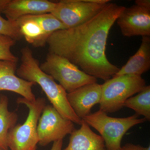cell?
I'll return each instance as SVG.
<instances>
[{
  "instance_id": "obj_3",
  "label": "cell",
  "mask_w": 150,
  "mask_h": 150,
  "mask_svg": "<svg viewBox=\"0 0 150 150\" xmlns=\"http://www.w3.org/2000/svg\"><path fill=\"white\" fill-rule=\"evenodd\" d=\"M43 98L30 101L23 97L18 98L17 103L25 105L29 109L26 120L18 124L9 131L7 145L11 150H36L38 144L37 126L43 108L46 105Z\"/></svg>"
},
{
  "instance_id": "obj_7",
  "label": "cell",
  "mask_w": 150,
  "mask_h": 150,
  "mask_svg": "<svg viewBox=\"0 0 150 150\" xmlns=\"http://www.w3.org/2000/svg\"><path fill=\"white\" fill-rule=\"evenodd\" d=\"M106 4H93L86 0H62L56 2L51 13L68 29L88 21L102 10Z\"/></svg>"
},
{
  "instance_id": "obj_8",
  "label": "cell",
  "mask_w": 150,
  "mask_h": 150,
  "mask_svg": "<svg viewBox=\"0 0 150 150\" xmlns=\"http://www.w3.org/2000/svg\"><path fill=\"white\" fill-rule=\"evenodd\" d=\"M74 123L62 116L52 105H45L37 126L38 144L45 146L63 139L74 131Z\"/></svg>"
},
{
  "instance_id": "obj_18",
  "label": "cell",
  "mask_w": 150,
  "mask_h": 150,
  "mask_svg": "<svg viewBox=\"0 0 150 150\" xmlns=\"http://www.w3.org/2000/svg\"><path fill=\"white\" fill-rule=\"evenodd\" d=\"M16 41L8 36L0 34V60L18 62V58L11 51Z\"/></svg>"
},
{
  "instance_id": "obj_20",
  "label": "cell",
  "mask_w": 150,
  "mask_h": 150,
  "mask_svg": "<svg viewBox=\"0 0 150 150\" xmlns=\"http://www.w3.org/2000/svg\"><path fill=\"white\" fill-rule=\"evenodd\" d=\"M146 148L143 147L139 145L127 144L121 146L118 150H146Z\"/></svg>"
},
{
  "instance_id": "obj_12",
  "label": "cell",
  "mask_w": 150,
  "mask_h": 150,
  "mask_svg": "<svg viewBox=\"0 0 150 150\" xmlns=\"http://www.w3.org/2000/svg\"><path fill=\"white\" fill-rule=\"evenodd\" d=\"M56 4L47 0H6L2 13L14 21L25 16L51 13Z\"/></svg>"
},
{
  "instance_id": "obj_22",
  "label": "cell",
  "mask_w": 150,
  "mask_h": 150,
  "mask_svg": "<svg viewBox=\"0 0 150 150\" xmlns=\"http://www.w3.org/2000/svg\"><path fill=\"white\" fill-rule=\"evenodd\" d=\"M63 140H59L54 142L51 150H62Z\"/></svg>"
},
{
  "instance_id": "obj_21",
  "label": "cell",
  "mask_w": 150,
  "mask_h": 150,
  "mask_svg": "<svg viewBox=\"0 0 150 150\" xmlns=\"http://www.w3.org/2000/svg\"><path fill=\"white\" fill-rule=\"evenodd\" d=\"M135 5L150 10V0H136Z\"/></svg>"
},
{
  "instance_id": "obj_13",
  "label": "cell",
  "mask_w": 150,
  "mask_h": 150,
  "mask_svg": "<svg viewBox=\"0 0 150 150\" xmlns=\"http://www.w3.org/2000/svg\"><path fill=\"white\" fill-rule=\"evenodd\" d=\"M81 126L71 134L69 144L64 150H107L101 136L92 131L83 120Z\"/></svg>"
},
{
  "instance_id": "obj_10",
  "label": "cell",
  "mask_w": 150,
  "mask_h": 150,
  "mask_svg": "<svg viewBox=\"0 0 150 150\" xmlns=\"http://www.w3.org/2000/svg\"><path fill=\"white\" fill-rule=\"evenodd\" d=\"M102 85L90 83L67 93V99L75 114L82 120L91 113L94 105L100 103L101 98Z\"/></svg>"
},
{
  "instance_id": "obj_24",
  "label": "cell",
  "mask_w": 150,
  "mask_h": 150,
  "mask_svg": "<svg viewBox=\"0 0 150 150\" xmlns=\"http://www.w3.org/2000/svg\"><path fill=\"white\" fill-rule=\"evenodd\" d=\"M146 150H150V146H149L147 148H146Z\"/></svg>"
},
{
  "instance_id": "obj_6",
  "label": "cell",
  "mask_w": 150,
  "mask_h": 150,
  "mask_svg": "<svg viewBox=\"0 0 150 150\" xmlns=\"http://www.w3.org/2000/svg\"><path fill=\"white\" fill-rule=\"evenodd\" d=\"M40 67L43 72L58 81L68 93L97 81L96 78L86 74L66 58L53 53L49 52Z\"/></svg>"
},
{
  "instance_id": "obj_15",
  "label": "cell",
  "mask_w": 150,
  "mask_h": 150,
  "mask_svg": "<svg viewBox=\"0 0 150 150\" xmlns=\"http://www.w3.org/2000/svg\"><path fill=\"white\" fill-rule=\"evenodd\" d=\"M150 69V37H143L141 46L126 64L113 77L134 74L142 76Z\"/></svg>"
},
{
  "instance_id": "obj_4",
  "label": "cell",
  "mask_w": 150,
  "mask_h": 150,
  "mask_svg": "<svg viewBox=\"0 0 150 150\" xmlns=\"http://www.w3.org/2000/svg\"><path fill=\"white\" fill-rule=\"evenodd\" d=\"M101 85L100 110L106 113L120 110L128 98L139 93L146 86L142 76L134 74L113 77Z\"/></svg>"
},
{
  "instance_id": "obj_11",
  "label": "cell",
  "mask_w": 150,
  "mask_h": 150,
  "mask_svg": "<svg viewBox=\"0 0 150 150\" xmlns=\"http://www.w3.org/2000/svg\"><path fill=\"white\" fill-rule=\"evenodd\" d=\"M17 62L0 60V91L16 93L28 100H35L32 87L36 84L18 77L16 75Z\"/></svg>"
},
{
  "instance_id": "obj_9",
  "label": "cell",
  "mask_w": 150,
  "mask_h": 150,
  "mask_svg": "<svg viewBox=\"0 0 150 150\" xmlns=\"http://www.w3.org/2000/svg\"><path fill=\"white\" fill-rule=\"evenodd\" d=\"M116 21L125 37L150 36V9L137 5L126 7Z\"/></svg>"
},
{
  "instance_id": "obj_23",
  "label": "cell",
  "mask_w": 150,
  "mask_h": 150,
  "mask_svg": "<svg viewBox=\"0 0 150 150\" xmlns=\"http://www.w3.org/2000/svg\"><path fill=\"white\" fill-rule=\"evenodd\" d=\"M6 0H0V14L2 13L3 9L5 5Z\"/></svg>"
},
{
  "instance_id": "obj_19",
  "label": "cell",
  "mask_w": 150,
  "mask_h": 150,
  "mask_svg": "<svg viewBox=\"0 0 150 150\" xmlns=\"http://www.w3.org/2000/svg\"><path fill=\"white\" fill-rule=\"evenodd\" d=\"M0 34L8 36L16 41L21 40L23 37L15 21H11L5 19L1 14Z\"/></svg>"
},
{
  "instance_id": "obj_16",
  "label": "cell",
  "mask_w": 150,
  "mask_h": 150,
  "mask_svg": "<svg viewBox=\"0 0 150 150\" xmlns=\"http://www.w3.org/2000/svg\"><path fill=\"white\" fill-rule=\"evenodd\" d=\"M7 96L0 94V150H9L7 137L9 131L16 125L18 115L9 111Z\"/></svg>"
},
{
  "instance_id": "obj_5",
  "label": "cell",
  "mask_w": 150,
  "mask_h": 150,
  "mask_svg": "<svg viewBox=\"0 0 150 150\" xmlns=\"http://www.w3.org/2000/svg\"><path fill=\"white\" fill-rule=\"evenodd\" d=\"M139 116L135 114L126 118H114L99 110L82 120L99 132L107 150H118L121 147V141L126 132L132 127L147 121Z\"/></svg>"
},
{
  "instance_id": "obj_14",
  "label": "cell",
  "mask_w": 150,
  "mask_h": 150,
  "mask_svg": "<svg viewBox=\"0 0 150 150\" xmlns=\"http://www.w3.org/2000/svg\"><path fill=\"white\" fill-rule=\"evenodd\" d=\"M28 43L35 47H43L47 43V35L38 15L23 16L15 21Z\"/></svg>"
},
{
  "instance_id": "obj_2",
  "label": "cell",
  "mask_w": 150,
  "mask_h": 150,
  "mask_svg": "<svg viewBox=\"0 0 150 150\" xmlns=\"http://www.w3.org/2000/svg\"><path fill=\"white\" fill-rule=\"evenodd\" d=\"M21 52V63L17 69V76L39 85L52 106L64 118L81 126L82 120L77 116L70 106L64 88L41 70L39 62L33 57L32 50L28 46L22 48Z\"/></svg>"
},
{
  "instance_id": "obj_1",
  "label": "cell",
  "mask_w": 150,
  "mask_h": 150,
  "mask_svg": "<svg viewBox=\"0 0 150 150\" xmlns=\"http://www.w3.org/2000/svg\"><path fill=\"white\" fill-rule=\"evenodd\" d=\"M125 8L110 2L83 24L55 31L47 40L49 53L66 58L96 79L108 80L120 69L110 63L106 57L108 37L110 28Z\"/></svg>"
},
{
  "instance_id": "obj_17",
  "label": "cell",
  "mask_w": 150,
  "mask_h": 150,
  "mask_svg": "<svg viewBox=\"0 0 150 150\" xmlns=\"http://www.w3.org/2000/svg\"><path fill=\"white\" fill-rule=\"evenodd\" d=\"M124 107L133 109L137 115H142L150 120V86H146L136 96L131 97L125 101Z\"/></svg>"
}]
</instances>
